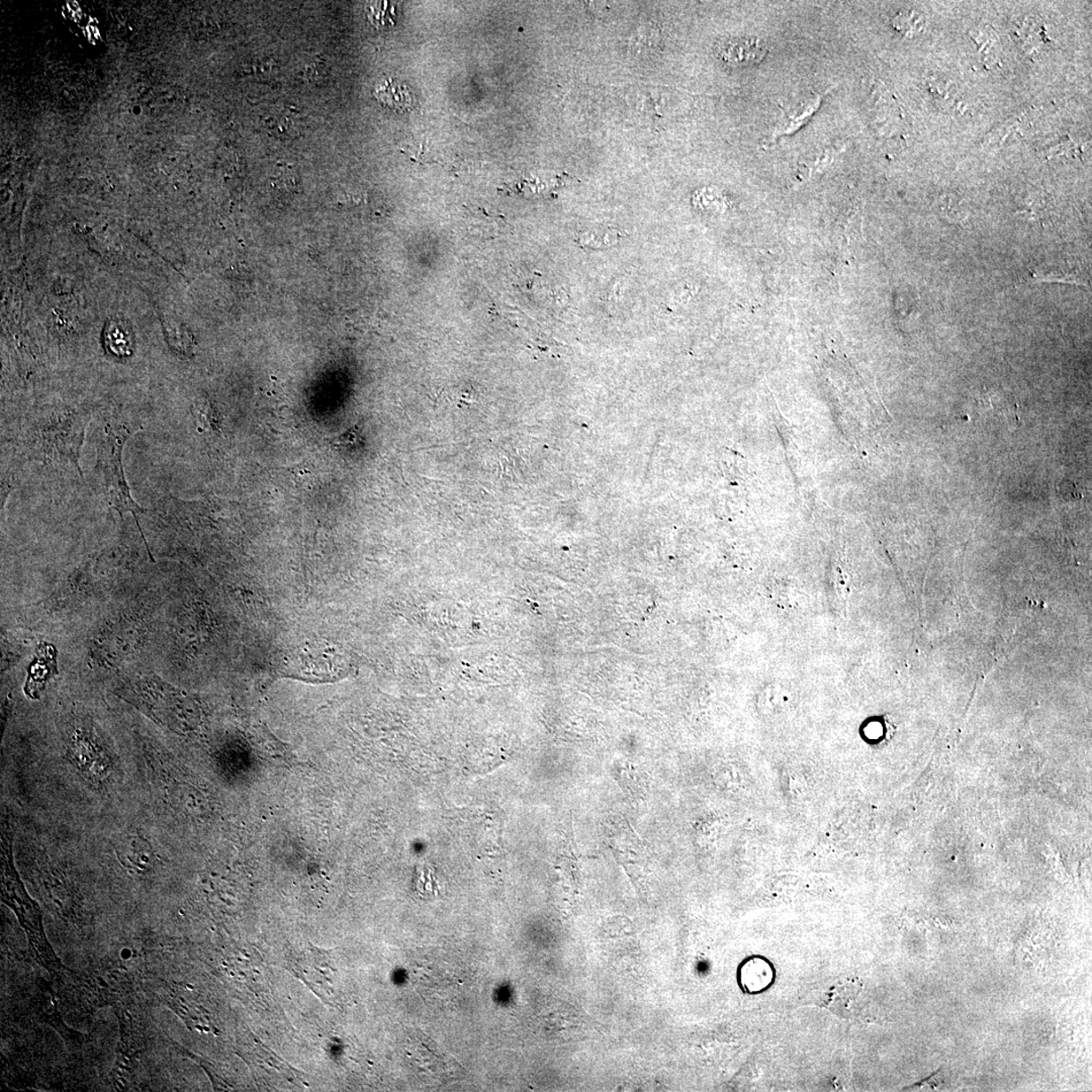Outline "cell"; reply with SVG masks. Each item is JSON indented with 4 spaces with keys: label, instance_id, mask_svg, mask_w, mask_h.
<instances>
[{
    "label": "cell",
    "instance_id": "1",
    "mask_svg": "<svg viewBox=\"0 0 1092 1092\" xmlns=\"http://www.w3.org/2000/svg\"><path fill=\"white\" fill-rule=\"evenodd\" d=\"M15 827L10 814H3L2 820V901L17 915L20 925L28 937L30 952L38 964L50 973L56 974L63 969L55 952L52 949L43 926L40 906L28 894L20 878L13 859Z\"/></svg>",
    "mask_w": 1092,
    "mask_h": 1092
},
{
    "label": "cell",
    "instance_id": "2",
    "mask_svg": "<svg viewBox=\"0 0 1092 1092\" xmlns=\"http://www.w3.org/2000/svg\"><path fill=\"white\" fill-rule=\"evenodd\" d=\"M141 429V426H133L127 422L112 420L106 422L99 430L97 440L96 486L105 502L111 508L117 510L121 517L126 513L132 514L142 533L138 517L146 510L138 506L130 494L122 460V450L129 438Z\"/></svg>",
    "mask_w": 1092,
    "mask_h": 1092
},
{
    "label": "cell",
    "instance_id": "3",
    "mask_svg": "<svg viewBox=\"0 0 1092 1092\" xmlns=\"http://www.w3.org/2000/svg\"><path fill=\"white\" fill-rule=\"evenodd\" d=\"M84 427L86 426L82 418H61V421L55 423L48 420L29 433V441L37 443L33 449L44 457L65 458L72 461L81 473L79 453L83 441Z\"/></svg>",
    "mask_w": 1092,
    "mask_h": 1092
},
{
    "label": "cell",
    "instance_id": "4",
    "mask_svg": "<svg viewBox=\"0 0 1092 1092\" xmlns=\"http://www.w3.org/2000/svg\"><path fill=\"white\" fill-rule=\"evenodd\" d=\"M107 842L119 863L130 872L147 875L158 866V844L149 829L129 824L113 832Z\"/></svg>",
    "mask_w": 1092,
    "mask_h": 1092
},
{
    "label": "cell",
    "instance_id": "5",
    "mask_svg": "<svg viewBox=\"0 0 1092 1092\" xmlns=\"http://www.w3.org/2000/svg\"><path fill=\"white\" fill-rule=\"evenodd\" d=\"M721 57L733 65H752L760 63L766 55V45L759 38H738L729 41L721 48Z\"/></svg>",
    "mask_w": 1092,
    "mask_h": 1092
},
{
    "label": "cell",
    "instance_id": "6",
    "mask_svg": "<svg viewBox=\"0 0 1092 1092\" xmlns=\"http://www.w3.org/2000/svg\"><path fill=\"white\" fill-rule=\"evenodd\" d=\"M374 95L388 109L399 113L411 111L415 106L412 91L393 79L386 80L375 87Z\"/></svg>",
    "mask_w": 1092,
    "mask_h": 1092
},
{
    "label": "cell",
    "instance_id": "7",
    "mask_svg": "<svg viewBox=\"0 0 1092 1092\" xmlns=\"http://www.w3.org/2000/svg\"><path fill=\"white\" fill-rule=\"evenodd\" d=\"M367 17L375 27L394 26L397 19L396 6L390 3H371L367 5Z\"/></svg>",
    "mask_w": 1092,
    "mask_h": 1092
},
{
    "label": "cell",
    "instance_id": "8",
    "mask_svg": "<svg viewBox=\"0 0 1092 1092\" xmlns=\"http://www.w3.org/2000/svg\"><path fill=\"white\" fill-rule=\"evenodd\" d=\"M909 13L899 14L895 21V27L897 29L903 30V33H911L913 30H918L920 27V17L919 14H914L911 12Z\"/></svg>",
    "mask_w": 1092,
    "mask_h": 1092
},
{
    "label": "cell",
    "instance_id": "9",
    "mask_svg": "<svg viewBox=\"0 0 1092 1092\" xmlns=\"http://www.w3.org/2000/svg\"><path fill=\"white\" fill-rule=\"evenodd\" d=\"M64 891H65L64 889H61V899H64V898H65V896H64V895H63V894H64ZM59 896H60V895H54V896L52 897V899H53V898H54V899H55V898H57V897H59Z\"/></svg>",
    "mask_w": 1092,
    "mask_h": 1092
}]
</instances>
